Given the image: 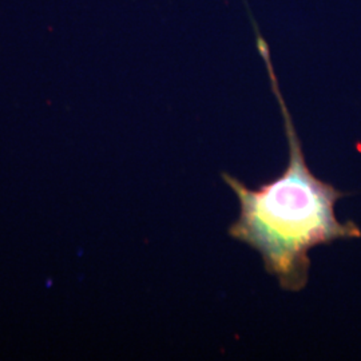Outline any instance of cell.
Listing matches in <instances>:
<instances>
[{
  "label": "cell",
  "mask_w": 361,
  "mask_h": 361,
  "mask_svg": "<svg viewBox=\"0 0 361 361\" xmlns=\"http://www.w3.org/2000/svg\"><path fill=\"white\" fill-rule=\"evenodd\" d=\"M256 38L284 118L289 154L284 171L256 189L229 173L221 174L240 202V214L228 233L257 252L267 273L274 276L284 290L300 292L310 280V250L338 240L360 238V226L337 219L336 204L348 194L316 177L308 166L271 66L268 43L258 28Z\"/></svg>",
  "instance_id": "cell-1"
}]
</instances>
